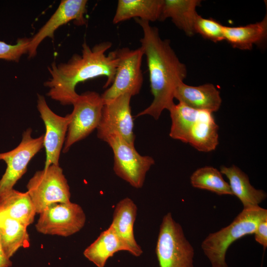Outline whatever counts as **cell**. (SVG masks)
I'll use <instances>...</instances> for the list:
<instances>
[{"mask_svg":"<svg viewBox=\"0 0 267 267\" xmlns=\"http://www.w3.org/2000/svg\"><path fill=\"white\" fill-rule=\"evenodd\" d=\"M134 19L143 32L140 47L146 56L153 96L150 105L136 117L149 115L158 120L164 110L169 111L175 104V91L186 78L187 68L179 59L170 40L160 37L157 28L152 26L149 22Z\"/></svg>","mask_w":267,"mask_h":267,"instance_id":"obj_1","label":"cell"},{"mask_svg":"<svg viewBox=\"0 0 267 267\" xmlns=\"http://www.w3.org/2000/svg\"><path fill=\"white\" fill-rule=\"evenodd\" d=\"M109 41L101 42L90 47L86 42L82 44V54H74L66 63L53 62L48 68L50 78L44 83L49 88L47 95L63 105H72L79 94L76 87L88 80L104 77L103 88L112 83L118 63L116 50L107 55L111 47Z\"/></svg>","mask_w":267,"mask_h":267,"instance_id":"obj_2","label":"cell"},{"mask_svg":"<svg viewBox=\"0 0 267 267\" xmlns=\"http://www.w3.org/2000/svg\"><path fill=\"white\" fill-rule=\"evenodd\" d=\"M267 219V210L260 206L243 209L232 222L219 231L209 233L201 247L212 267H228L225 256L235 241L254 234L258 224Z\"/></svg>","mask_w":267,"mask_h":267,"instance_id":"obj_3","label":"cell"},{"mask_svg":"<svg viewBox=\"0 0 267 267\" xmlns=\"http://www.w3.org/2000/svg\"><path fill=\"white\" fill-rule=\"evenodd\" d=\"M156 253L160 267H193L194 248L171 213L162 219Z\"/></svg>","mask_w":267,"mask_h":267,"instance_id":"obj_4","label":"cell"},{"mask_svg":"<svg viewBox=\"0 0 267 267\" xmlns=\"http://www.w3.org/2000/svg\"><path fill=\"white\" fill-rule=\"evenodd\" d=\"M26 188L38 214L51 204L70 201V187L59 165H51L37 171Z\"/></svg>","mask_w":267,"mask_h":267,"instance_id":"obj_5","label":"cell"},{"mask_svg":"<svg viewBox=\"0 0 267 267\" xmlns=\"http://www.w3.org/2000/svg\"><path fill=\"white\" fill-rule=\"evenodd\" d=\"M103 141L113 151L115 174L133 187L141 188L147 172L155 164L154 159L141 155L134 145L130 144L117 134L108 135Z\"/></svg>","mask_w":267,"mask_h":267,"instance_id":"obj_6","label":"cell"},{"mask_svg":"<svg viewBox=\"0 0 267 267\" xmlns=\"http://www.w3.org/2000/svg\"><path fill=\"white\" fill-rule=\"evenodd\" d=\"M104 100L101 95L93 91L81 94L72 104L70 122L62 149L66 153L75 143L85 138L96 129L102 114Z\"/></svg>","mask_w":267,"mask_h":267,"instance_id":"obj_7","label":"cell"},{"mask_svg":"<svg viewBox=\"0 0 267 267\" xmlns=\"http://www.w3.org/2000/svg\"><path fill=\"white\" fill-rule=\"evenodd\" d=\"M116 51L118 63L112 83L101 95L104 102L126 93L137 95L143 84L141 64L144 55L140 47L134 49L123 47Z\"/></svg>","mask_w":267,"mask_h":267,"instance_id":"obj_8","label":"cell"},{"mask_svg":"<svg viewBox=\"0 0 267 267\" xmlns=\"http://www.w3.org/2000/svg\"><path fill=\"white\" fill-rule=\"evenodd\" d=\"M86 222L82 207L70 201L47 207L39 214L35 227L43 234L68 237L80 231Z\"/></svg>","mask_w":267,"mask_h":267,"instance_id":"obj_9","label":"cell"},{"mask_svg":"<svg viewBox=\"0 0 267 267\" xmlns=\"http://www.w3.org/2000/svg\"><path fill=\"white\" fill-rule=\"evenodd\" d=\"M31 128L25 131L18 145L13 149L0 153V160L6 168L0 179V195L13 188L16 182L25 174L31 159L44 147V136L34 138Z\"/></svg>","mask_w":267,"mask_h":267,"instance_id":"obj_10","label":"cell"},{"mask_svg":"<svg viewBox=\"0 0 267 267\" xmlns=\"http://www.w3.org/2000/svg\"><path fill=\"white\" fill-rule=\"evenodd\" d=\"M132 97L126 93L104 102L96 129L98 138L103 141L108 135L117 134L130 144L134 145V123L130 105Z\"/></svg>","mask_w":267,"mask_h":267,"instance_id":"obj_11","label":"cell"},{"mask_svg":"<svg viewBox=\"0 0 267 267\" xmlns=\"http://www.w3.org/2000/svg\"><path fill=\"white\" fill-rule=\"evenodd\" d=\"M37 109L45 128L44 147L45 151L44 169L51 165H59V160L70 122V114L59 116L48 107L44 96L38 94Z\"/></svg>","mask_w":267,"mask_h":267,"instance_id":"obj_12","label":"cell"},{"mask_svg":"<svg viewBox=\"0 0 267 267\" xmlns=\"http://www.w3.org/2000/svg\"><path fill=\"white\" fill-rule=\"evenodd\" d=\"M86 0H63L47 21L30 38L28 54L33 57L40 44L46 38H53L55 31L60 26L73 21L78 26L85 25L87 20Z\"/></svg>","mask_w":267,"mask_h":267,"instance_id":"obj_13","label":"cell"},{"mask_svg":"<svg viewBox=\"0 0 267 267\" xmlns=\"http://www.w3.org/2000/svg\"><path fill=\"white\" fill-rule=\"evenodd\" d=\"M174 98L194 109L213 113L219 110L222 102L220 91L210 83L192 86L183 82L176 89Z\"/></svg>","mask_w":267,"mask_h":267,"instance_id":"obj_14","label":"cell"},{"mask_svg":"<svg viewBox=\"0 0 267 267\" xmlns=\"http://www.w3.org/2000/svg\"><path fill=\"white\" fill-rule=\"evenodd\" d=\"M137 211V206L133 200L129 197L124 198L116 205L110 224L128 245L130 253L135 257H139L143 253L134 235V228Z\"/></svg>","mask_w":267,"mask_h":267,"instance_id":"obj_15","label":"cell"},{"mask_svg":"<svg viewBox=\"0 0 267 267\" xmlns=\"http://www.w3.org/2000/svg\"><path fill=\"white\" fill-rule=\"evenodd\" d=\"M229 181L232 195L241 201L243 209L259 206L267 198V193L261 189H257L250 183L248 176L234 165L229 167L222 166L220 171Z\"/></svg>","mask_w":267,"mask_h":267,"instance_id":"obj_16","label":"cell"},{"mask_svg":"<svg viewBox=\"0 0 267 267\" xmlns=\"http://www.w3.org/2000/svg\"><path fill=\"white\" fill-rule=\"evenodd\" d=\"M218 130L213 113L200 110L190 129L187 143L201 152L213 151L219 144Z\"/></svg>","mask_w":267,"mask_h":267,"instance_id":"obj_17","label":"cell"},{"mask_svg":"<svg viewBox=\"0 0 267 267\" xmlns=\"http://www.w3.org/2000/svg\"><path fill=\"white\" fill-rule=\"evenodd\" d=\"M201 2L199 0H163L159 21L170 18L177 27L192 37L195 34L194 25L198 15L196 8Z\"/></svg>","mask_w":267,"mask_h":267,"instance_id":"obj_18","label":"cell"},{"mask_svg":"<svg viewBox=\"0 0 267 267\" xmlns=\"http://www.w3.org/2000/svg\"><path fill=\"white\" fill-rule=\"evenodd\" d=\"M120 251L130 253L128 245L120 238L113 227H109L84 251V256L97 267H104L108 259Z\"/></svg>","mask_w":267,"mask_h":267,"instance_id":"obj_19","label":"cell"},{"mask_svg":"<svg viewBox=\"0 0 267 267\" xmlns=\"http://www.w3.org/2000/svg\"><path fill=\"white\" fill-rule=\"evenodd\" d=\"M224 40L234 48L251 50L254 44H262L267 37V14L260 21L245 26H224Z\"/></svg>","mask_w":267,"mask_h":267,"instance_id":"obj_20","label":"cell"},{"mask_svg":"<svg viewBox=\"0 0 267 267\" xmlns=\"http://www.w3.org/2000/svg\"><path fill=\"white\" fill-rule=\"evenodd\" d=\"M163 0H119L114 24L138 18L147 22L159 20Z\"/></svg>","mask_w":267,"mask_h":267,"instance_id":"obj_21","label":"cell"},{"mask_svg":"<svg viewBox=\"0 0 267 267\" xmlns=\"http://www.w3.org/2000/svg\"><path fill=\"white\" fill-rule=\"evenodd\" d=\"M0 212L27 227L33 222L37 214L28 192L14 188L0 195Z\"/></svg>","mask_w":267,"mask_h":267,"instance_id":"obj_22","label":"cell"},{"mask_svg":"<svg viewBox=\"0 0 267 267\" xmlns=\"http://www.w3.org/2000/svg\"><path fill=\"white\" fill-rule=\"evenodd\" d=\"M27 226L0 212V244L7 258L21 247L29 246Z\"/></svg>","mask_w":267,"mask_h":267,"instance_id":"obj_23","label":"cell"},{"mask_svg":"<svg viewBox=\"0 0 267 267\" xmlns=\"http://www.w3.org/2000/svg\"><path fill=\"white\" fill-rule=\"evenodd\" d=\"M190 181L195 188L207 190L219 195H232L228 183L224 180L221 172L213 167L197 169L191 175Z\"/></svg>","mask_w":267,"mask_h":267,"instance_id":"obj_24","label":"cell"},{"mask_svg":"<svg viewBox=\"0 0 267 267\" xmlns=\"http://www.w3.org/2000/svg\"><path fill=\"white\" fill-rule=\"evenodd\" d=\"M199 111L180 102L175 103L169 110L172 121L170 136L187 143L190 129Z\"/></svg>","mask_w":267,"mask_h":267,"instance_id":"obj_25","label":"cell"},{"mask_svg":"<svg viewBox=\"0 0 267 267\" xmlns=\"http://www.w3.org/2000/svg\"><path fill=\"white\" fill-rule=\"evenodd\" d=\"M194 30L195 34L213 42L224 40V26L213 18H204L198 14L195 21Z\"/></svg>","mask_w":267,"mask_h":267,"instance_id":"obj_26","label":"cell"},{"mask_svg":"<svg viewBox=\"0 0 267 267\" xmlns=\"http://www.w3.org/2000/svg\"><path fill=\"white\" fill-rule=\"evenodd\" d=\"M30 40L28 38H20L14 44L0 41V59L18 62L23 54L28 53Z\"/></svg>","mask_w":267,"mask_h":267,"instance_id":"obj_27","label":"cell"},{"mask_svg":"<svg viewBox=\"0 0 267 267\" xmlns=\"http://www.w3.org/2000/svg\"><path fill=\"white\" fill-rule=\"evenodd\" d=\"M254 234L256 241L266 249L267 247V219L258 224Z\"/></svg>","mask_w":267,"mask_h":267,"instance_id":"obj_28","label":"cell"},{"mask_svg":"<svg viewBox=\"0 0 267 267\" xmlns=\"http://www.w3.org/2000/svg\"><path fill=\"white\" fill-rule=\"evenodd\" d=\"M12 262L4 254L0 244V267H10Z\"/></svg>","mask_w":267,"mask_h":267,"instance_id":"obj_29","label":"cell"},{"mask_svg":"<svg viewBox=\"0 0 267 267\" xmlns=\"http://www.w3.org/2000/svg\"><path fill=\"white\" fill-rule=\"evenodd\" d=\"M261 267H262V266H261Z\"/></svg>","mask_w":267,"mask_h":267,"instance_id":"obj_30","label":"cell"}]
</instances>
